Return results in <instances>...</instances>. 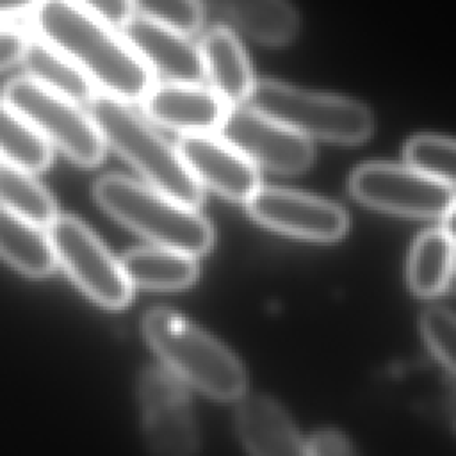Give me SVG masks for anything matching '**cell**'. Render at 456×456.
Listing matches in <instances>:
<instances>
[{
    "label": "cell",
    "instance_id": "obj_1",
    "mask_svg": "<svg viewBox=\"0 0 456 456\" xmlns=\"http://www.w3.org/2000/svg\"><path fill=\"white\" fill-rule=\"evenodd\" d=\"M32 14L39 37L62 52L105 94L132 103L151 89L150 68L102 18L73 0H39Z\"/></svg>",
    "mask_w": 456,
    "mask_h": 456
},
{
    "label": "cell",
    "instance_id": "obj_2",
    "mask_svg": "<svg viewBox=\"0 0 456 456\" xmlns=\"http://www.w3.org/2000/svg\"><path fill=\"white\" fill-rule=\"evenodd\" d=\"M87 107V114L105 146H110L132 164L150 187L187 207L201 203V183L192 176L178 150L128 107L126 102L105 93H94Z\"/></svg>",
    "mask_w": 456,
    "mask_h": 456
},
{
    "label": "cell",
    "instance_id": "obj_3",
    "mask_svg": "<svg viewBox=\"0 0 456 456\" xmlns=\"http://www.w3.org/2000/svg\"><path fill=\"white\" fill-rule=\"evenodd\" d=\"M142 330L166 369L183 383L219 401L244 395L248 378L239 358L189 319L167 308H153L144 315Z\"/></svg>",
    "mask_w": 456,
    "mask_h": 456
},
{
    "label": "cell",
    "instance_id": "obj_4",
    "mask_svg": "<svg viewBox=\"0 0 456 456\" xmlns=\"http://www.w3.org/2000/svg\"><path fill=\"white\" fill-rule=\"evenodd\" d=\"M98 205L125 226L157 246L187 255H203L214 239L210 223L167 194L121 175H107L94 183Z\"/></svg>",
    "mask_w": 456,
    "mask_h": 456
},
{
    "label": "cell",
    "instance_id": "obj_5",
    "mask_svg": "<svg viewBox=\"0 0 456 456\" xmlns=\"http://www.w3.org/2000/svg\"><path fill=\"white\" fill-rule=\"evenodd\" d=\"M246 103L306 139L360 144L374 132V116L363 103L276 80L255 82Z\"/></svg>",
    "mask_w": 456,
    "mask_h": 456
},
{
    "label": "cell",
    "instance_id": "obj_6",
    "mask_svg": "<svg viewBox=\"0 0 456 456\" xmlns=\"http://www.w3.org/2000/svg\"><path fill=\"white\" fill-rule=\"evenodd\" d=\"M2 100L75 164L94 167L103 160L105 142L91 116L78 103L48 91L28 77L9 80Z\"/></svg>",
    "mask_w": 456,
    "mask_h": 456
},
{
    "label": "cell",
    "instance_id": "obj_7",
    "mask_svg": "<svg viewBox=\"0 0 456 456\" xmlns=\"http://www.w3.org/2000/svg\"><path fill=\"white\" fill-rule=\"evenodd\" d=\"M57 264L93 301L105 308H123L132 299V283L121 264L94 233L71 216H57L48 226Z\"/></svg>",
    "mask_w": 456,
    "mask_h": 456
},
{
    "label": "cell",
    "instance_id": "obj_8",
    "mask_svg": "<svg viewBox=\"0 0 456 456\" xmlns=\"http://www.w3.org/2000/svg\"><path fill=\"white\" fill-rule=\"evenodd\" d=\"M353 196L378 210L411 217L451 219L454 212V187L422 175L408 166L372 162L351 175Z\"/></svg>",
    "mask_w": 456,
    "mask_h": 456
},
{
    "label": "cell",
    "instance_id": "obj_9",
    "mask_svg": "<svg viewBox=\"0 0 456 456\" xmlns=\"http://www.w3.org/2000/svg\"><path fill=\"white\" fill-rule=\"evenodd\" d=\"M137 399L146 445L153 456H194L198 426L183 381L162 367H148L139 378Z\"/></svg>",
    "mask_w": 456,
    "mask_h": 456
},
{
    "label": "cell",
    "instance_id": "obj_10",
    "mask_svg": "<svg viewBox=\"0 0 456 456\" xmlns=\"http://www.w3.org/2000/svg\"><path fill=\"white\" fill-rule=\"evenodd\" d=\"M217 132L255 166L276 173H301L314 160L310 139L249 105L228 107Z\"/></svg>",
    "mask_w": 456,
    "mask_h": 456
},
{
    "label": "cell",
    "instance_id": "obj_11",
    "mask_svg": "<svg viewBox=\"0 0 456 456\" xmlns=\"http://www.w3.org/2000/svg\"><path fill=\"white\" fill-rule=\"evenodd\" d=\"M248 210L264 226L321 242L344 237L349 224L337 203L280 187H260L248 200Z\"/></svg>",
    "mask_w": 456,
    "mask_h": 456
},
{
    "label": "cell",
    "instance_id": "obj_12",
    "mask_svg": "<svg viewBox=\"0 0 456 456\" xmlns=\"http://www.w3.org/2000/svg\"><path fill=\"white\" fill-rule=\"evenodd\" d=\"M182 160L198 180L232 201H246L260 189L256 166L214 134H187L176 146Z\"/></svg>",
    "mask_w": 456,
    "mask_h": 456
},
{
    "label": "cell",
    "instance_id": "obj_13",
    "mask_svg": "<svg viewBox=\"0 0 456 456\" xmlns=\"http://www.w3.org/2000/svg\"><path fill=\"white\" fill-rule=\"evenodd\" d=\"M123 37L150 71H157L167 82L200 84L205 78L200 46L189 36L142 16H132L123 27Z\"/></svg>",
    "mask_w": 456,
    "mask_h": 456
},
{
    "label": "cell",
    "instance_id": "obj_14",
    "mask_svg": "<svg viewBox=\"0 0 456 456\" xmlns=\"http://www.w3.org/2000/svg\"><path fill=\"white\" fill-rule=\"evenodd\" d=\"M141 102L153 123L182 132V135L212 134L228 109L212 89L183 82L151 86Z\"/></svg>",
    "mask_w": 456,
    "mask_h": 456
},
{
    "label": "cell",
    "instance_id": "obj_15",
    "mask_svg": "<svg viewBox=\"0 0 456 456\" xmlns=\"http://www.w3.org/2000/svg\"><path fill=\"white\" fill-rule=\"evenodd\" d=\"M235 426L249 456H312L289 415L271 397H244L235 413Z\"/></svg>",
    "mask_w": 456,
    "mask_h": 456
},
{
    "label": "cell",
    "instance_id": "obj_16",
    "mask_svg": "<svg viewBox=\"0 0 456 456\" xmlns=\"http://www.w3.org/2000/svg\"><path fill=\"white\" fill-rule=\"evenodd\" d=\"M203 73L210 89L228 105H244L253 89L248 55L237 36L226 27L210 28L200 46Z\"/></svg>",
    "mask_w": 456,
    "mask_h": 456
},
{
    "label": "cell",
    "instance_id": "obj_17",
    "mask_svg": "<svg viewBox=\"0 0 456 456\" xmlns=\"http://www.w3.org/2000/svg\"><path fill=\"white\" fill-rule=\"evenodd\" d=\"M200 4L262 45H287L299 30L297 12L287 0H200Z\"/></svg>",
    "mask_w": 456,
    "mask_h": 456
},
{
    "label": "cell",
    "instance_id": "obj_18",
    "mask_svg": "<svg viewBox=\"0 0 456 456\" xmlns=\"http://www.w3.org/2000/svg\"><path fill=\"white\" fill-rule=\"evenodd\" d=\"M119 264L132 285L153 290L185 289L198 276L192 255L162 246L132 249Z\"/></svg>",
    "mask_w": 456,
    "mask_h": 456
},
{
    "label": "cell",
    "instance_id": "obj_19",
    "mask_svg": "<svg viewBox=\"0 0 456 456\" xmlns=\"http://www.w3.org/2000/svg\"><path fill=\"white\" fill-rule=\"evenodd\" d=\"M20 62L30 80L78 105L89 103L94 96L93 82L62 52L41 37L27 41Z\"/></svg>",
    "mask_w": 456,
    "mask_h": 456
},
{
    "label": "cell",
    "instance_id": "obj_20",
    "mask_svg": "<svg viewBox=\"0 0 456 456\" xmlns=\"http://www.w3.org/2000/svg\"><path fill=\"white\" fill-rule=\"evenodd\" d=\"M0 258L30 278H43L57 265L48 233L2 207Z\"/></svg>",
    "mask_w": 456,
    "mask_h": 456
},
{
    "label": "cell",
    "instance_id": "obj_21",
    "mask_svg": "<svg viewBox=\"0 0 456 456\" xmlns=\"http://www.w3.org/2000/svg\"><path fill=\"white\" fill-rule=\"evenodd\" d=\"M454 244L451 226L424 232L410 255L408 281L415 294L431 297L444 294L452 278Z\"/></svg>",
    "mask_w": 456,
    "mask_h": 456
},
{
    "label": "cell",
    "instance_id": "obj_22",
    "mask_svg": "<svg viewBox=\"0 0 456 456\" xmlns=\"http://www.w3.org/2000/svg\"><path fill=\"white\" fill-rule=\"evenodd\" d=\"M0 159L28 173L52 164V146L11 105L0 98Z\"/></svg>",
    "mask_w": 456,
    "mask_h": 456
},
{
    "label": "cell",
    "instance_id": "obj_23",
    "mask_svg": "<svg viewBox=\"0 0 456 456\" xmlns=\"http://www.w3.org/2000/svg\"><path fill=\"white\" fill-rule=\"evenodd\" d=\"M0 207L39 228H48L57 217L52 194L32 173L7 162L0 164Z\"/></svg>",
    "mask_w": 456,
    "mask_h": 456
},
{
    "label": "cell",
    "instance_id": "obj_24",
    "mask_svg": "<svg viewBox=\"0 0 456 456\" xmlns=\"http://www.w3.org/2000/svg\"><path fill=\"white\" fill-rule=\"evenodd\" d=\"M406 166L442 180L445 183L454 182V142L451 137L422 134L408 141L404 148Z\"/></svg>",
    "mask_w": 456,
    "mask_h": 456
},
{
    "label": "cell",
    "instance_id": "obj_25",
    "mask_svg": "<svg viewBox=\"0 0 456 456\" xmlns=\"http://www.w3.org/2000/svg\"><path fill=\"white\" fill-rule=\"evenodd\" d=\"M134 12L142 18L173 28L185 36L198 32L203 25L205 9L200 0H130Z\"/></svg>",
    "mask_w": 456,
    "mask_h": 456
},
{
    "label": "cell",
    "instance_id": "obj_26",
    "mask_svg": "<svg viewBox=\"0 0 456 456\" xmlns=\"http://www.w3.org/2000/svg\"><path fill=\"white\" fill-rule=\"evenodd\" d=\"M422 335L429 351L451 374L454 370V315L449 308L433 306L420 321Z\"/></svg>",
    "mask_w": 456,
    "mask_h": 456
},
{
    "label": "cell",
    "instance_id": "obj_27",
    "mask_svg": "<svg viewBox=\"0 0 456 456\" xmlns=\"http://www.w3.org/2000/svg\"><path fill=\"white\" fill-rule=\"evenodd\" d=\"M86 11L102 18L112 27L123 28L134 16V7L130 0H73Z\"/></svg>",
    "mask_w": 456,
    "mask_h": 456
},
{
    "label": "cell",
    "instance_id": "obj_28",
    "mask_svg": "<svg viewBox=\"0 0 456 456\" xmlns=\"http://www.w3.org/2000/svg\"><path fill=\"white\" fill-rule=\"evenodd\" d=\"M308 447L312 456H356L349 440L335 429L315 433L308 442Z\"/></svg>",
    "mask_w": 456,
    "mask_h": 456
},
{
    "label": "cell",
    "instance_id": "obj_29",
    "mask_svg": "<svg viewBox=\"0 0 456 456\" xmlns=\"http://www.w3.org/2000/svg\"><path fill=\"white\" fill-rule=\"evenodd\" d=\"M27 41V34L18 27L0 25V71L20 62Z\"/></svg>",
    "mask_w": 456,
    "mask_h": 456
},
{
    "label": "cell",
    "instance_id": "obj_30",
    "mask_svg": "<svg viewBox=\"0 0 456 456\" xmlns=\"http://www.w3.org/2000/svg\"><path fill=\"white\" fill-rule=\"evenodd\" d=\"M39 0H0V20L32 12Z\"/></svg>",
    "mask_w": 456,
    "mask_h": 456
},
{
    "label": "cell",
    "instance_id": "obj_31",
    "mask_svg": "<svg viewBox=\"0 0 456 456\" xmlns=\"http://www.w3.org/2000/svg\"><path fill=\"white\" fill-rule=\"evenodd\" d=\"M2 162H4V160H2V159H0V164H2Z\"/></svg>",
    "mask_w": 456,
    "mask_h": 456
}]
</instances>
